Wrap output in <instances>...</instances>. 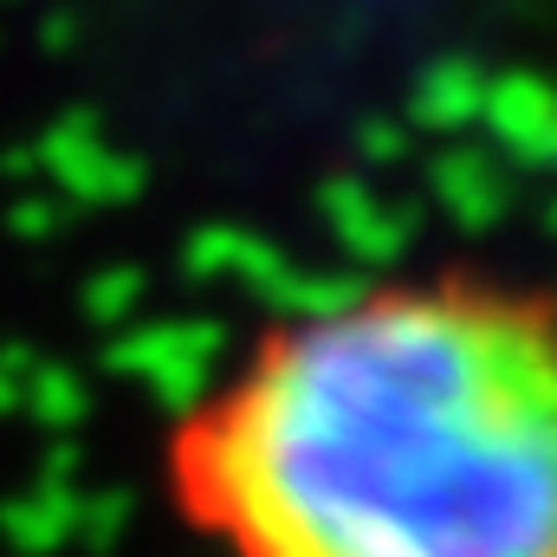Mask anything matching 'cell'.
I'll list each match as a JSON object with an SVG mask.
<instances>
[{
    "label": "cell",
    "instance_id": "obj_1",
    "mask_svg": "<svg viewBox=\"0 0 557 557\" xmlns=\"http://www.w3.org/2000/svg\"><path fill=\"white\" fill-rule=\"evenodd\" d=\"M149 486L201 557H557V285L421 260L273 305Z\"/></svg>",
    "mask_w": 557,
    "mask_h": 557
}]
</instances>
